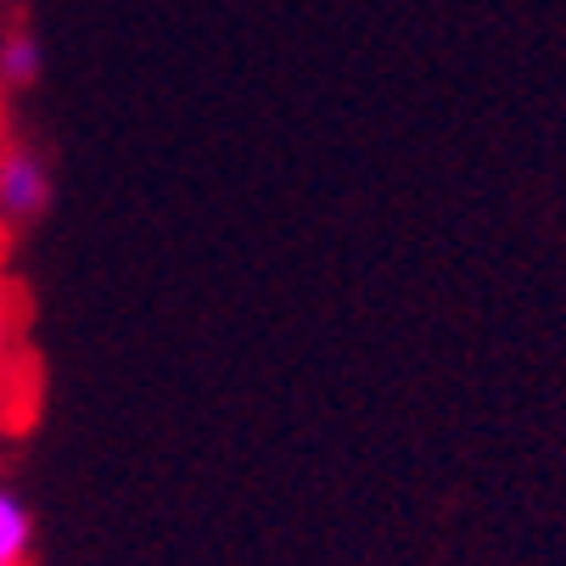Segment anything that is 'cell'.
<instances>
[{
    "label": "cell",
    "mask_w": 566,
    "mask_h": 566,
    "mask_svg": "<svg viewBox=\"0 0 566 566\" xmlns=\"http://www.w3.org/2000/svg\"><path fill=\"white\" fill-rule=\"evenodd\" d=\"M12 332H18V303H12V286L0 281V359L12 354Z\"/></svg>",
    "instance_id": "277c9868"
},
{
    "label": "cell",
    "mask_w": 566,
    "mask_h": 566,
    "mask_svg": "<svg viewBox=\"0 0 566 566\" xmlns=\"http://www.w3.org/2000/svg\"><path fill=\"white\" fill-rule=\"evenodd\" d=\"M51 208V169L34 146H7L0 151V219L29 224Z\"/></svg>",
    "instance_id": "6da1fadb"
},
{
    "label": "cell",
    "mask_w": 566,
    "mask_h": 566,
    "mask_svg": "<svg viewBox=\"0 0 566 566\" xmlns=\"http://www.w3.org/2000/svg\"><path fill=\"white\" fill-rule=\"evenodd\" d=\"M34 549V516L18 494L0 489V566H29Z\"/></svg>",
    "instance_id": "7a4b0ae2"
},
{
    "label": "cell",
    "mask_w": 566,
    "mask_h": 566,
    "mask_svg": "<svg viewBox=\"0 0 566 566\" xmlns=\"http://www.w3.org/2000/svg\"><path fill=\"white\" fill-rule=\"evenodd\" d=\"M40 73H45L40 40H34L29 29H12L7 40H0V78H7V85H18V91H29Z\"/></svg>",
    "instance_id": "3957f363"
}]
</instances>
